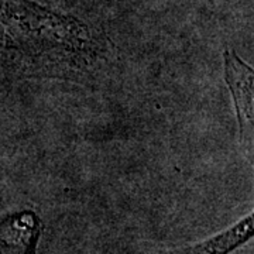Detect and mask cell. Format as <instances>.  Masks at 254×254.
I'll list each match as a JSON object with an SVG mask.
<instances>
[{"label":"cell","instance_id":"cell-1","mask_svg":"<svg viewBox=\"0 0 254 254\" xmlns=\"http://www.w3.org/2000/svg\"><path fill=\"white\" fill-rule=\"evenodd\" d=\"M225 79L233 99L239 123L240 144L247 154H253L254 73L253 69L233 51L223 54Z\"/></svg>","mask_w":254,"mask_h":254},{"label":"cell","instance_id":"cell-2","mask_svg":"<svg viewBox=\"0 0 254 254\" xmlns=\"http://www.w3.org/2000/svg\"><path fill=\"white\" fill-rule=\"evenodd\" d=\"M40 220L30 212L9 216L0 223V254H37Z\"/></svg>","mask_w":254,"mask_h":254},{"label":"cell","instance_id":"cell-3","mask_svg":"<svg viewBox=\"0 0 254 254\" xmlns=\"http://www.w3.org/2000/svg\"><path fill=\"white\" fill-rule=\"evenodd\" d=\"M253 213L247 215L233 226L195 245L177 249L171 254H230L253 237Z\"/></svg>","mask_w":254,"mask_h":254}]
</instances>
